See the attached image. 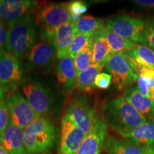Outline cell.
Returning a JSON list of instances; mask_svg holds the SVG:
<instances>
[{"label":"cell","instance_id":"cell-4","mask_svg":"<svg viewBox=\"0 0 154 154\" xmlns=\"http://www.w3.org/2000/svg\"><path fill=\"white\" fill-rule=\"evenodd\" d=\"M36 9V25L41 31L42 37L54 42L56 29L69 22V4L47 3Z\"/></svg>","mask_w":154,"mask_h":154},{"label":"cell","instance_id":"cell-2","mask_svg":"<svg viewBox=\"0 0 154 154\" xmlns=\"http://www.w3.org/2000/svg\"><path fill=\"white\" fill-rule=\"evenodd\" d=\"M37 29L33 14L9 23L6 51L18 59L29 54L35 43Z\"/></svg>","mask_w":154,"mask_h":154},{"label":"cell","instance_id":"cell-15","mask_svg":"<svg viewBox=\"0 0 154 154\" xmlns=\"http://www.w3.org/2000/svg\"><path fill=\"white\" fill-rule=\"evenodd\" d=\"M57 79L68 95H71L76 87L77 73L74 60L67 55L59 60L55 71Z\"/></svg>","mask_w":154,"mask_h":154},{"label":"cell","instance_id":"cell-22","mask_svg":"<svg viewBox=\"0 0 154 154\" xmlns=\"http://www.w3.org/2000/svg\"><path fill=\"white\" fill-rule=\"evenodd\" d=\"M103 67L97 64H91L87 70L77 74L76 88L81 93L89 94L95 88V80Z\"/></svg>","mask_w":154,"mask_h":154},{"label":"cell","instance_id":"cell-19","mask_svg":"<svg viewBox=\"0 0 154 154\" xmlns=\"http://www.w3.org/2000/svg\"><path fill=\"white\" fill-rule=\"evenodd\" d=\"M76 34L75 24L69 22L61 25L56 29L54 43L57 48V59L59 60L68 55L69 46Z\"/></svg>","mask_w":154,"mask_h":154},{"label":"cell","instance_id":"cell-14","mask_svg":"<svg viewBox=\"0 0 154 154\" xmlns=\"http://www.w3.org/2000/svg\"><path fill=\"white\" fill-rule=\"evenodd\" d=\"M38 3L31 0H0V20L9 23L33 14Z\"/></svg>","mask_w":154,"mask_h":154},{"label":"cell","instance_id":"cell-17","mask_svg":"<svg viewBox=\"0 0 154 154\" xmlns=\"http://www.w3.org/2000/svg\"><path fill=\"white\" fill-rule=\"evenodd\" d=\"M103 149L108 154H146L148 149L138 146L127 138L113 136L106 138Z\"/></svg>","mask_w":154,"mask_h":154},{"label":"cell","instance_id":"cell-3","mask_svg":"<svg viewBox=\"0 0 154 154\" xmlns=\"http://www.w3.org/2000/svg\"><path fill=\"white\" fill-rule=\"evenodd\" d=\"M57 139L56 128L45 117H37L24 130V143L31 154H44L53 149Z\"/></svg>","mask_w":154,"mask_h":154},{"label":"cell","instance_id":"cell-23","mask_svg":"<svg viewBox=\"0 0 154 154\" xmlns=\"http://www.w3.org/2000/svg\"><path fill=\"white\" fill-rule=\"evenodd\" d=\"M112 54L109 44L102 32L94 36L92 64H97L104 67L107 60Z\"/></svg>","mask_w":154,"mask_h":154},{"label":"cell","instance_id":"cell-27","mask_svg":"<svg viewBox=\"0 0 154 154\" xmlns=\"http://www.w3.org/2000/svg\"><path fill=\"white\" fill-rule=\"evenodd\" d=\"M93 44L81 51L74 59V64L77 74L85 72L92 64Z\"/></svg>","mask_w":154,"mask_h":154},{"label":"cell","instance_id":"cell-34","mask_svg":"<svg viewBox=\"0 0 154 154\" xmlns=\"http://www.w3.org/2000/svg\"><path fill=\"white\" fill-rule=\"evenodd\" d=\"M134 2L140 8L154 10V0H135Z\"/></svg>","mask_w":154,"mask_h":154},{"label":"cell","instance_id":"cell-38","mask_svg":"<svg viewBox=\"0 0 154 154\" xmlns=\"http://www.w3.org/2000/svg\"><path fill=\"white\" fill-rule=\"evenodd\" d=\"M148 151H149V154H154V147L149 148Z\"/></svg>","mask_w":154,"mask_h":154},{"label":"cell","instance_id":"cell-16","mask_svg":"<svg viewBox=\"0 0 154 154\" xmlns=\"http://www.w3.org/2000/svg\"><path fill=\"white\" fill-rule=\"evenodd\" d=\"M120 136L129 139L142 147L149 149L154 147V119H147L143 123Z\"/></svg>","mask_w":154,"mask_h":154},{"label":"cell","instance_id":"cell-37","mask_svg":"<svg viewBox=\"0 0 154 154\" xmlns=\"http://www.w3.org/2000/svg\"><path fill=\"white\" fill-rule=\"evenodd\" d=\"M3 137H4V135L2 134V133L0 132V146H2Z\"/></svg>","mask_w":154,"mask_h":154},{"label":"cell","instance_id":"cell-11","mask_svg":"<svg viewBox=\"0 0 154 154\" xmlns=\"http://www.w3.org/2000/svg\"><path fill=\"white\" fill-rule=\"evenodd\" d=\"M23 93L37 117H44L49 113L52 104L49 91L36 81L26 83L22 88Z\"/></svg>","mask_w":154,"mask_h":154},{"label":"cell","instance_id":"cell-40","mask_svg":"<svg viewBox=\"0 0 154 154\" xmlns=\"http://www.w3.org/2000/svg\"><path fill=\"white\" fill-rule=\"evenodd\" d=\"M146 154H149V151H148V153H146Z\"/></svg>","mask_w":154,"mask_h":154},{"label":"cell","instance_id":"cell-28","mask_svg":"<svg viewBox=\"0 0 154 154\" xmlns=\"http://www.w3.org/2000/svg\"><path fill=\"white\" fill-rule=\"evenodd\" d=\"M87 5L82 1H74L69 3V22L73 24H76L82 17V14L87 11Z\"/></svg>","mask_w":154,"mask_h":154},{"label":"cell","instance_id":"cell-35","mask_svg":"<svg viewBox=\"0 0 154 154\" xmlns=\"http://www.w3.org/2000/svg\"><path fill=\"white\" fill-rule=\"evenodd\" d=\"M5 92L3 88L0 86V103L5 101Z\"/></svg>","mask_w":154,"mask_h":154},{"label":"cell","instance_id":"cell-21","mask_svg":"<svg viewBox=\"0 0 154 154\" xmlns=\"http://www.w3.org/2000/svg\"><path fill=\"white\" fill-rule=\"evenodd\" d=\"M125 54L129 59L135 69L139 66L154 68V50L148 46L138 44L131 51L125 52Z\"/></svg>","mask_w":154,"mask_h":154},{"label":"cell","instance_id":"cell-12","mask_svg":"<svg viewBox=\"0 0 154 154\" xmlns=\"http://www.w3.org/2000/svg\"><path fill=\"white\" fill-rule=\"evenodd\" d=\"M86 134L64 114L61 121V138L58 154H76Z\"/></svg>","mask_w":154,"mask_h":154},{"label":"cell","instance_id":"cell-10","mask_svg":"<svg viewBox=\"0 0 154 154\" xmlns=\"http://www.w3.org/2000/svg\"><path fill=\"white\" fill-rule=\"evenodd\" d=\"M11 122L21 129L24 128L37 118L26 99L19 91L9 94L7 98Z\"/></svg>","mask_w":154,"mask_h":154},{"label":"cell","instance_id":"cell-20","mask_svg":"<svg viewBox=\"0 0 154 154\" xmlns=\"http://www.w3.org/2000/svg\"><path fill=\"white\" fill-rule=\"evenodd\" d=\"M124 98L145 118L153 116L154 101L140 94L136 86H131L125 90Z\"/></svg>","mask_w":154,"mask_h":154},{"label":"cell","instance_id":"cell-29","mask_svg":"<svg viewBox=\"0 0 154 154\" xmlns=\"http://www.w3.org/2000/svg\"><path fill=\"white\" fill-rule=\"evenodd\" d=\"M138 91L145 97H150L151 89L154 86V79L143 76H138L137 85L136 86Z\"/></svg>","mask_w":154,"mask_h":154},{"label":"cell","instance_id":"cell-6","mask_svg":"<svg viewBox=\"0 0 154 154\" xmlns=\"http://www.w3.org/2000/svg\"><path fill=\"white\" fill-rule=\"evenodd\" d=\"M104 68L112 77V83L118 91L126 90L137 82L138 74L125 53L113 54Z\"/></svg>","mask_w":154,"mask_h":154},{"label":"cell","instance_id":"cell-1","mask_svg":"<svg viewBox=\"0 0 154 154\" xmlns=\"http://www.w3.org/2000/svg\"><path fill=\"white\" fill-rule=\"evenodd\" d=\"M104 120L111 129L121 135L147 120L124 99L119 96L106 101L103 106Z\"/></svg>","mask_w":154,"mask_h":154},{"label":"cell","instance_id":"cell-18","mask_svg":"<svg viewBox=\"0 0 154 154\" xmlns=\"http://www.w3.org/2000/svg\"><path fill=\"white\" fill-rule=\"evenodd\" d=\"M2 146L10 154H31L24 146V131L11 120L4 134Z\"/></svg>","mask_w":154,"mask_h":154},{"label":"cell","instance_id":"cell-7","mask_svg":"<svg viewBox=\"0 0 154 154\" xmlns=\"http://www.w3.org/2000/svg\"><path fill=\"white\" fill-rule=\"evenodd\" d=\"M22 70L19 59L5 49L0 50V86L5 92H14L22 82Z\"/></svg>","mask_w":154,"mask_h":154},{"label":"cell","instance_id":"cell-25","mask_svg":"<svg viewBox=\"0 0 154 154\" xmlns=\"http://www.w3.org/2000/svg\"><path fill=\"white\" fill-rule=\"evenodd\" d=\"M102 34H103V36L106 38L112 54L127 52L138 45V44H135L134 42L126 39V38H123L122 36H119L115 32L109 30L106 27L102 31Z\"/></svg>","mask_w":154,"mask_h":154},{"label":"cell","instance_id":"cell-33","mask_svg":"<svg viewBox=\"0 0 154 154\" xmlns=\"http://www.w3.org/2000/svg\"><path fill=\"white\" fill-rule=\"evenodd\" d=\"M7 30L0 20V50L7 49Z\"/></svg>","mask_w":154,"mask_h":154},{"label":"cell","instance_id":"cell-36","mask_svg":"<svg viewBox=\"0 0 154 154\" xmlns=\"http://www.w3.org/2000/svg\"><path fill=\"white\" fill-rule=\"evenodd\" d=\"M0 154H10L3 146H0Z\"/></svg>","mask_w":154,"mask_h":154},{"label":"cell","instance_id":"cell-8","mask_svg":"<svg viewBox=\"0 0 154 154\" xmlns=\"http://www.w3.org/2000/svg\"><path fill=\"white\" fill-rule=\"evenodd\" d=\"M65 114L72 119L86 136L89 134L97 116L95 108L85 96H79L72 100L69 103Z\"/></svg>","mask_w":154,"mask_h":154},{"label":"cell","instance_id":"cell-24","mask_svg":"<svg viewBox=\"0 0 154 154\" xmlns=\"http://www.w3.org/2000/svg\"><path fill=\"white\" fill-rule=\"evenodd\" d=\"M106 27L105 22L101 19L86 15L83 16L75 24L76 33H82L95 36L101 33Z\"/></svg>","mask_w":154,"mask_h":154},{"label":"cell","instance_id":"cell-13","mask_svg":"<svg viewBox=\"0 0 154 154\" xmlns=\"http://www.w3.org/2000/svg\"><path fill=\"white\" fill-rule=\"evenodd\" d=\"M107 124L103 117L96 116L89 134L86 136L76 154H100L107 135Z\"/></svg>","mask_w":154,"mask_h":154},{"label":"cell","instance_id":"cell-26","mask_svg":"<svg viewBox=\"0 0 154 154\" xmlns=\"http://www.w3.org/2000/svg\"><path fill=\"white\" fill-rule=\"evenodd\" d=\"M94 36L90 34L78 33L74 36V39L68 50V55L74 59L78 54L94 44Z\"/></svg>","mask_w":154,"mask_h":154},{"label":"cell","instance_id":"cell-5","mask_svg":"<svg viewBox=\"0 0 154 154\" xmlns=\"http://www.w3.org/2000/svg\"><path fill=\"white\" fill-rule=\"evenodd\" d=\"M106 28L123 38L136 44L146 45V19L127 14H118L111 17Z\"/></svg>","mask_w":154,"mask_h":154},{"label":"cell","instance_id":"cell-39","mask_svg":"<svg viewBox=\"0 0 154 154\" xmlns=\"http://www.w3.org/2000/svg\"><path fill=\"white\" fill-rule=\"evenodd\" d=\"M153 119H154V111H153Z\"/></svg>","mask_w":154,"mask_h":154},{"label":"cell","instance_id":"cell-30","mask_svg":"<svg viewBox=\"0 0 154 154\" xmlns=\"http://www.w3.org/2000/svg\"><path fill=\"white\" fill-rule=\"evenodd\" d=\"M11 118L7 101H3L0 103V132L5 134L10 122Z\"/></svg>","mask_w":154,"mask_h":154},{"label":"cell","instance_id":"cell-31","mask_svg":"<svg viewBox=\"0 0 154 154\" xmlns=\"http://www.w3.org/2000/svg\"><path fill=\"white\" fill-rule=\"evenodd\" d=\"M146 45L154 50V17L146 19Z\"/></svg>","mask_w":154,"mask_h":154},{"label":"cell","instance_id":"cell-32","mask_svg":"<svg viewBox=\"0 0 154 154\" xmlns=\"http://www.w3.org/2000/svg\"><path fill=\"white\" fill-rule=\"evenodd\" d=\"M112 82V77L109 74L102 72L98 74L95 80V86L100 89H107Z\"/></svg>","mask_w":154,"mask_h":154},{"label":"cell","instance_id":"cell-9","mask_svg":"<svg viewBox=\"0 0 154 154\" xmlns=\"http://www.w3.org/2000/svg\"><path fill=\"white\" fill-rule=\"evenodd\" d=\"M57 58L54 42L42 38L34 44L28 54L26 66L29 69H45L52 66Z\"/></svg>","mask_w":154,"mask_h":154}]
</instances>
